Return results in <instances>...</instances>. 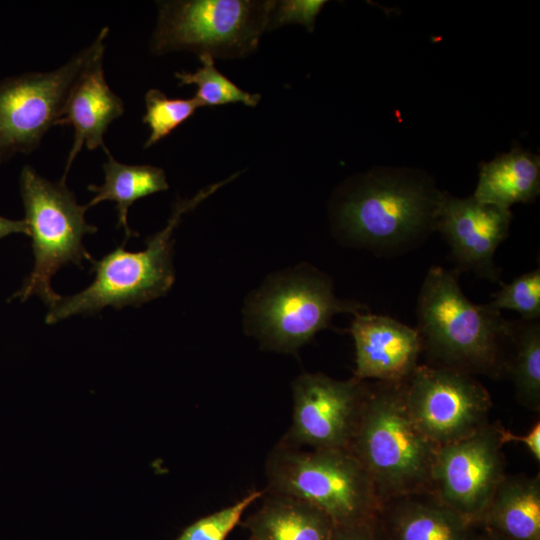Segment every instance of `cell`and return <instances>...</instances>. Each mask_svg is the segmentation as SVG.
<instances>
[{"instance_id": "4", "label": "cell", "mask_w": 540, "mask_h": 540, "mask_svg": "<svg viewBox=\"0 0 540 540\" xmlns=\"http://www.w3.org/2000/svg\"><path fill=\"white\" fill-rule=\"evenodd\" d=\"M228 181L208 186L193 198L176 203L166 227L146 240L144 250L129 252L122 245L100 260H93V282L74 295H58L48 306L45 322L54 324L77 314L96 313L106 306L115 309L127 305L139 307L164 295L175 279L171 260L172 234L182 215Z\"/></svg>"}, {"instance_id": "5", "label": "cell", "mask_w": 540, "mask_h": 540, "mask_svg": "<svg viewBox=\"0 0 540 540\" xmlns=\"http://www.w3.org/2000/svg\"><path fill=\"white\" fill-rule=\"evenodd\" d=\"M266 473L271 494L303 500L322 510L335 526L377 518L381 503L370 475L350 449H311L279 444Z\"/></svg>"}, {"instance_id": "16", "label": "cell", "mask_w": 540, "mask_h": 540, "mask_svg": "<svg viewBox=\"0 0 540 540\" xmlns=\"http://www.w3.org/2000/svg\"><path fill=\"white\" fill-rule=\"evenodd\" d=\"M385 540H476L478 527L444 505L432 491L406 494L381 504Z\"/></svg>"}, {"instance_id": "28", "label": "cell", "mask_w": 540, "mask_h": 540, "mask_svg": "<svg viewBox=\"0 0 540 540\" xmlns=\"http://www.w3.org/2000/svg\"><path fill=\"white\" fill-rule=\"evenodd\" d=\"M503 444L514 442L523 444L533 458L540 462V422H535L533 427L526 434H515L503 426L500 430Z\"/></svg>"}, {"instance_id": "9", "label": "cell", "mask_w": 540, "mask_h": 540, "mask_svg": "<svg viewBox=\"0 0 540 540\" xmlns=\"http://www.w3.org/2000/svg\"><path fill=\"white\" fill-rule=\"evenodd\" d=\"M109 28L68 62L49 72L27 73L0 81V161L30 153L58 125L68 95L90 62L105 50Z\"/></svg>"}, {"instance_id": "23", "label": "cell", "mask_w": 540, "mask_h": 540, "mask_svg": "<svg viewBox=\"0 0 540 540\" xmlns=\"http://www.w3.org/2000/svg\"><path fill=\"white\" fill-rule=\"evenodd\" d=\"M146 112L142 121L149 127L150 136L144 148L156 144L203 107L193 98H169L158 89H150L145 95Z\"/></svg>"}, {"instance_id": "10", "label": "cell", "mask_w": 540, "mask_h": 540, "mask_svg": "<svg viewBox=\"0 0 540 540\" xmlns=\"http://www.w3.org/2000/svg\"><path fill=\"white\" fill-rule=\"evenodd\" d=\"M403 393L411 418L438 446L466 438L489 423L491 396L473 375L418 365L403 382Z\"/></svg>"}, {"instance_id": "27", "label": "cell", "mask_w": 540, "mask_h": 540, "mask_svg": "<svg viewBox=\"0 0 540 540\" xmlns=\"http://www.w3.org/2000/svg\"><path fill=\"white\" fill-rule=\"evenodd\" d=\"M329 540H385V538L377 516L376 519L367 523L334 526Z\"/></svg>"}, {"instance_id": "8", "label": "cell", "mask_w": 540, "mask_h": 540, "mask_svg": "<svg viewBox=\"0 0 540 540\" xmlns=\"http://www.w3.org/2000/svg\"><path fill=\"white\" fill-rule=\"evenodd\" d=\"M364 306L341 300L330 279L312 268L273 278L248 302L247 320L263 345L281 352H296L337 313H360Z\"/></svg>"}, {"instance_id": "19", "label": "cell", "mask_w": 540, "mask_h": 540, "mask_svg": "<svg viewBox=\"0 0 540 540\" xmlns=\"http://www.w3.org/2000/svg\"><path fill=\"white\" fill-rule=\"evenodd\" d=\"M540 192V158L521 148H513L482 163L474 197L483 203L510 209L528 203Z\"/></svg>"}, {"instance_id": "3", "label": "cell", "mask_w": 540, "mask_h": 540, "mask_svg": "<svg viewBox=\"0 0 540 540\" xmlns=\"http://www.w3.org/2000/svg\"><path fill=\"white\" fill-rule=\"evenodd\" d=\"M403 382L369 386L349 447L370 475L381 504L398 496L431 491L439 448L411 418Z\"/></svg>"}, {"instance_id": "11", "label": "cell", "mask_w": 540, "mask_h": 540, "mask_svg": "<svg viewBox=\"0 0 540 540\" xmlns=\"http://www.w3.org/2000/svg\"><path fill=\"white\" fill-rule=\"evenodd\" d=\"M501 427L489 422L466 438L439 446L435 457L431 491L476 527L506 475Z\"/></svg>"}, {"instance_id": "6", "label": "cell", "mask_w": 540, "mask_h": 540, "mask_svg": "<svg viewBox=\"0 0 540 540\" xmlns=\"http://www.w3.org/2000/svg\"><path fill=\"white\" fill-rule=\"evenodd\" d=\"M20 192L24 220L32 239L34 266L12 298L23 302L37 295L49 306L59 295L51 287L54 274L64 265L82 267L83 260H94L82 240L85 234L95 233L97 227L86 222L88 208L77 203L62 179L52 182L26 165L20 174Z\"/></svg>"}, {"instance_id": "21", "label": "cell", "mask_w": 540, "mask_h": 540, "mask_svg": "<svg viewBox=\"0 0 540 540\" xmlns=\"http://www.w3.org/2000/svg\"><path fill=\"white\" fill-rule=\"evenodd\" d=\"M512 352L506 375L517 400L527 409L540 410V324L538 320L513 321Z\"/></svg>"}, {"instance_id": "12", "label": "cell", "mask_w": 540, "mask_h": 540, "mask_svg": "<svg viewBox=\"0 0 540 540\" xmlns=\"http://www.w3.org/2000/svg\"><path fill=\"white\" fill-rule=\"evenodd\" d=\"M369 386L356 378L336 380L305 373L293 383V422L282 442L311 449H349Z\"/></svg>"}, {"instance_id": "30", "label": "cell", "mask_w": 540, "mask_h": 540, "mask_svg": "<svg viewBox=\"0 0 540 540\" xmlns=\"http://www.w3.org/2000/svg\"><path fill=\"white\" fill-rule=\"evenodd\" d=\"M479 528V527H478ZM481 531H478L477 539L476 540H507L505 538H502L500 536H497L495 534H492L490 532H487L481 528H479Z\"/></svg>"}, {"instance_id": "22", "label": "cell", "mask_w": 540, "mask_h": 540, "mask_svg": "<svg viewBox=\"0 0 540 540\" xmlns=\"http://www.w3.org/2000/svg\"><path fill=\"white\" fill-rule=\"evenodd\" d=\"M202 67L197 71L176 72L175 77L179 80V85H195L197 92L195 97L202 106L213 107L228 103H242L255 107L261 96L251 94L239 88L234 82L220 73L215 65L214 58L203 54L199 56Z\"/></svg>"}, {"instance_id": "26", "label": "cell", "mask_w": 540, "mask_h": 540, "mask_svg": "<svg viewBox=\"0 0 540 540\" xmlns=\"http://www.w3.org/2000/svg\"><path fill=\"white\" fill-rule=\"evenodd\" d=\"M325 4L324 0L276 1L267 29L277 28L288 23H298L312 31L315 19Z\"/></svg>"}, {"instance_id": "15", "label": "cell", "mask_w": 540, "mask_h": 540, "mask_svg": "<svg viewBox=\"0 0 540 540\" xmlns=\"http://www.w3.org/2000/svg\"><path fill=\"white\" fill-rule=\"evenodd\" d=\"M103 53L97 55L74 83L58 125H71L74 139L62 180L83 146L105 148L103 136L108 126L124 113V103L106 82Z\"/></svg>"}, {"instance_id": "14", "label": "cell", "mask_w": 540, "mask_h": 540, "mask_svg": "<svg viewBox=\"0 0 540 540\" xmlns=\"http://www.w3.org/2000/svg\"><path fill=\"white\" fill-rule=\"evenodd\" d=\"M350 333L356 354L354 378L360 381L403 382L418 366L422 346L416 329L388 316L360 312Z\"/></svg>"}, {"instance_id": "24", "label": "cell", "mask_w": 540, "mask_h": 540, "mask_svg": "<svg viewBox=\"0 0 540 540\" xmlns=\"http://www.w3.org/2000/svg\"><path fill=\"white\" fill-rule=\"evenodd\" d=\"M501 311L513 310L522 316V320H538L540 317V269H534L516 277L510 283H501V288L493 294L487 303Z\"/></svg>"}, {"instance_id": "25", "label": "cell", "mask_w": 540, "mask_h": 540, "mask_svg": "<svg viewBox=\"0 0 540 540\" xmlns=\"http://www.w3.org/2000/svg\"><path fill=\"white\" fill-rule=\"evenodd\" d=\"M262 494L261 491H253L235 504L200 518L188 526L177 540H225L245 510Z\"/></svg>"}, {"instance_id": "18", "label": "cell", "mask_w": 540, "mask_h": 540, "mask_svg": "<svg viewBox=\"0 0 540 540\" xmlns=\"http://www.w3.org/2000/svg\"><path fill=\"white\" fill-rule=\"evenodd\" d=\"M250 540H329L330 517L303 500L271 494L246 523Z\"/></svg>"}, {"instance_id": "13", "label": "cell", "mask_w": 540, "mask_h": 540, "mask_svg": "<svg viewBox=\"0 0 540 540\" xmlns=\"http://www.w3.org/2000/svg\"><path fill=\"white\" fill-rule=\"evenodd\" d=\"M512 218L508 208L480 202L474 196L458 198L443 193L434 230L448 243L456 269L501 284V269L494 255L508 236Z\"/></svg>"}, {"instance_id": "20", "label": "cell", "mask_w": 540, "mask_h": 540, "mask_svg": "<svg viewBox=\"0 0 540 540\" xmlns=\"http://www.w3.org/2000/svg\"><path fill=\"white\" fill-rule=\"evenodd\" d=\"M104 151L107 155V161L103 164L104 183L88 186V190L94 192L95 196L86 207L90 208L105 200L114 201L118 212L117 228L122 226L128 239L137 236L127 223L129 207L138 199L167 190L169 186L163 169L151 165L120 163L106 147Z\"/></svg>"}, {"instance_id": "7", "label": "cell", "mask_w": 540, "mask_h": 540, "mask_svg": "<svg viewBox=\"0 0 540 540\" xmlns=\"http://www.w3.org/2000/svg\"><path fill=\"white\" fill-rule=\"evenodd\" d=\"M276 1H160L151 40L155 54L187 50L213 58H243L255 51Z\"/></svg>"}, {"instance_id": "17", "label": "cell", "mask_w": 540, "mask_h": 540, "mask_svg": "<svg viewBox=\"0 0 540 540\" xmlns=\"http://www.w3.org/2000/svg\"><path fill=\"white\" fill-rule=\"evenodd\" d=\"M507 540H540V475H505L478 526Z\"/></svg>"}, {"instance_id": "1", "label": "cell", "mask_w": 540, "mask_h": 540, "mask_svg": "<svg viewBox=\"0 0 540 540\" xmlns=\"http://www.w3.org/2000/svg\"><path fill=\"white\" fill-rule=\"evenodd\" d=\"M460 271L432 266L417 299V332L430 365L498 379L506 375L513 321L488 304L472 303Z\"/></svg>"}, {"instance_id": "29", "label": "cell", "mask_w": 540, "mask_h": 540, "mask_svg": "<svg viewBox=\"0 0 540 540\" xmlns=\"http://www.w3.org/2000/svg\"><path fill=\"white\" fill-rule=\"evenodd\" d=\"M13 233H23L29 236L25 220H11L0 216V239Z\"/></svg>"}, {"instance_id": "2", "label": "cell", "mask_w": 540, "mask_h": 540, "mask_svg": "<svg viewBox=\"0 0 540 540\" xmlns=\"http://www.w3.org/2000/svg\"><path fill=\"white\" fill-rule=\"evenodd\" d=\"M442 196L430 180L413 172H373L337 201L335 228L344 241L376 253L408 250L434 231Z\"/></svg>"}]
</instances>
